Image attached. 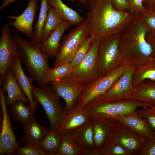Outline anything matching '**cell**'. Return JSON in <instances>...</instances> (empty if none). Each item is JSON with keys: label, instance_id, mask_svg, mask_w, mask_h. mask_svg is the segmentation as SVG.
Instances as JSON below:
<instances>
[{"label": "cell", "instance_id": "1", "mask_svg": "<svg viewBox=\"0 0 155 155\" xmlns=\"http://www.w3.org/2000/svg\"><path fill=\"white\" fill-rule=\"evenodd\" d=\"M86 19L90 36L94 40L121 33L135 14L114 8L112 0H87Z\"/></svg>", "mask_w": 155, "mask_h": 155}, {"label": "cell", "instance_id": "2", "mask_svg": "<svg viewBox=\"0 0 155 155\" xmlns=\"http://www.w3.org/2000/svg\"><path fill=\"white\" fill-rule=\"evenodd\" d=\"M150 28L141 14H135L127 27L119 34V49L123 62L135 64L155 57V50L146 41Z\"/></svg>", "mask_w": 155, "mask_h": 155}, {"label": "cell", "instance_id": "3", "mask_svg": "<svg viewBox=\"0 0 155 155\" xmlns=\"http://www.w3.org/2000/svg\"><path fill=\"white\" fill-rule=\"evenodd\" d=\"M13 37L20 50L21 60L25 64L30 77L39 87H44L43 80L50 68L48 63L49 57L42 51L40 43L27 41L17 35Z\"/></svg>", "mask_w": 155, "mask_h": 155}, {"label": "cell", "instance_id": "4", "mask_svg": "<svg viewBox=\"0 0 155 155\" xmlns=\"http://www.w3.org/2000/svg\"><path fill=\"white\" fill-rule=\"evenodd\" d=\"M146 106L153 107L144 102L130 99L100 104L90 102L84 107L89 112L91 119L94 120L125 115Z\"/></svg>", "mask_w": 155, "mask_h": 155}, {"label": "cell", "instance_id": "5", "mask_svg": "<svg viewBox=\"0 0 155 155\" xmlns=\"http://www.w3.org/2000/svg\"><path fill=\"white\" fill-rule=\"evenodd\" d=\"M90 36L86 19L71 29L60 43L53 67L70 63L75 54Z\"/></svg>", "mask_w": 155, "mask_h": 155}, {"label": "cell", "instance_id": "6", "mask_svg": "<svg viewBox=\"0 0 155 155\" xmlns=\"http://www.w3.org/2000/svg\"><path fill=\"white\" fill-rule=\"evenodd\" d=\"M119 35L100 39L98 52L99 77L107 75L123 62L119 49Z\"/></svg>", "mask_w": 155, "mask_h": 155}, {"label": "cell", "instance_id": "7", "mask_svg": "<svg viewBox=\"0 0 155 155\" xmlns=\"http://www.w3.org/2000/svg\"><path fill=\"white\" fill-rule=\"evenodd\" d=\"M32 96L34 101L40 104L46 113L50 125V129H56L64 109L51 86L42 87L33 86Z\"/></svg>", "mask_w": 155, "mask_h": 155}, {"label": "cell", "instance_id": "8", "mask_svg": "<svg viewBox=\"0 0 155 155\" xmlns=\"http://www.w3.org/2000/svg\"><path fill=\"white\" fill-rule=\"evenodd\" d=\"M131 63L123 62L106 75L87 85L75 103L84 108L88 102L104 93L124 73Z\"/></svg>", "mask_w": 155, "mask_h": 155}, {"label": "cell", "instance_id": "9", "mask_svg": "<svg viewBox=\"0 0 155 155\" xmlns=\"http://www.w3.org/2000/svg\"><path fill=\"white\" fill-rule=\"evenodd\" d=\"M135 66V64L131 63L104 93L90 102L100 104L131 99L135 89L132 83Z\"/></svg>", "mask_w": 155, "mask_h": 155}, {"label": "cell", "instance_id": "10", "mask_svg": "<svg viewBox=\"0 0 155 155\" xmlns=\"http://www.w3.org/2000/svg\"><path fill=\"white\" fill-rule=\"evenodd\" d=\"M9 24L2 27L0 40V86L2 85L8 70L20 57L19 46L12 36Z\"/></svg>", "mask_w": 155, "mask_h": 155}, {"label": "cell", "instance_id": "11", "mask_svg": "<svg viewBox=\"0 0 155 155\" xmlns=\"http://www.w3.org/2000/svg\"><path fill=\"white\" fill-rule=\"evenodd\" d=\"M100 39L92 42L84 58L73 68L71 74L74 78L87 85L99 78L98 52Z\"/></svg>", "mask_w": 155, "mask_h": 155}, {"label": "cell", "instance_id": "12", "mask_svg": "<svg viewBox=\"0 0 155 155\" xmlns=\"http://www.w3.org/2000/svg\"><path fill=\"white\" fill-rule=\"evenodd\" d=\"M59 97L65 100V109H71L75 104L87 85L71 75L49 83Z\"/></svg>", "mask_w": 155, "mask_h": 155}, {"label": "cell", "instance_id": "13", "mask_svg": "<svg viewBox=\"0 0 155 155\" xmlns=\"http://www.w3.org/2000/svg\"><path fill=\"white\" fill-rule=\"evenodd\" d=\"M0 101L2 111L1 132L0 135V155L14 154L20 146L11 125L7 108L4 91L0 89Z\"/></svg>", "mask_w": 155, "mask_h": 155}, {"label": "cell", "instance_id": "14", "mask_svg": "<svg viewBox=\"0 0 155 155\" xmlns=\"http://www.w3.org/2000/svg\"><path fill=\"white\" fill-rule=\"evenodd\" d=\"M91 119L90 115L88 110L75 103L71 109H65L56 129L62 134L71 131Z\"/></svg>", "mask_w": 155, "mask_h": 155}, {"label": "cell", "instance_id": "15", "mask_svg": "<svg viewBox=\"0 0 155 155\" xmlns=\"http://www.w3.org/2000/svg\"><path fill=\"white\" fill-rule=\"evenodd\" d=\"M38 4L37 0H29L28 5L20 15L7 16L9 19L14 21L9 24L17 32L24 33L28 38L33 40L34 31L33 25L36 16Z\"/></svg>", "mask_w": 155, "mask_h": 155}, {"label": "cell", "instance_id": "16", "mask_svg": "<svg viewBox=\"0 0 155 155\" xmlns=\"http://www.w3.org/2000/svg\"><path fill=\"white\" fill-rule=\"evenodd\" d=\"M123 146L131 155H138L148 139L142 137L119 122L112 139Z\"/></svg>", "mask_w": 155, "mask_h": 155}, {"label": "cell", "instance_id": "17", "mask_svg": "<svg viewBox=\"0 0 155 155\" xmlns=\"http://www.w3.org/2000/svg\"><path fill=\"white\" fill-rule=\"evenodd\" d=\"M92 120L95 147L102 148L114 136L119 121L116 119L111 118Z\"/></svg>", "mask_w": 155, "mask_h": 155}, {"label": "cell", "instance_id": "18", "mask_svg": "<svg viewBox=\"0 0 155 155\" xmlns=\"http://www.w3.org/2000/svg\"><path fill=\"white\" fill-rule=\"evenodd\" d=\"M114 118L142 137L148 139L155 135V132L152 130L146 121L135 111Z\"/></svg>", "mask_w": 155, "mask_h": 155}, {"label": "cell", "instance_id": "19", "mask_svg": "<svg viewBox=\"0 0 155 155\" xmlns=\"http://www.w3.org/2000/svg\"><path fill=\"white\" fill-rule=\"evenodd\" d=\"M24 133L20 137L22 142L25 145L38 146L49 131L46 127L41 125L33 117L22 124Z\"/></svg>", "mask_w": 155, "mask_h": 155}, {"label": "cell", "instance_id": "20", "mask_svg": "<svg viewBox=\"0 0 155 155\" xmlns=\"http://www.w3.org/2000/svg\"><path fill=\"white\" fill-rule=\"evenodd\" d=\"M1 88L7 92V105L10 106L18 100L22 101L26 104H29L28 98L21 90L11 69L7 71Z\"/></svg>", "mask_w": 155, "mask_h": 155}, {"label": "cell", "instance_id": "21", "mask_svg": "<svg viewBox=\"0 0 155 155\" xmlns=\"http://www.w3.org/2000/svg\"><path fill=\"white\" fill-rule=\"evenodd\" d=\"M20 57L13 63L10 69L13 73L22 92L28 98L29 105L32 109L35 111L37 103L34 100L32 92L33 85L32 83L34 81L31 78H29L25 74L21 64Z\"/></svg>", "mask_w": 155, "mask_h": 155}, {"label": "cell", "instance_id": "22", "mask_svg": "<svg viewBox=\"0 0 155 155\" xmlns=\"http://www.w3.org/2000/svg\"><path fill=\"white\" fill-rule=\"evenodd\" d=\"M72 26L70 22L64 20L52 32L46 40L40 43L43 52L49 57L56 58L59 51L61 38L65 31Z\"/></svg>", "mask_w": 155, "mask_h": 155}, {"label": "cell", "instance_id": "23", "mask_svg": "<svg viewBox=\"0 0 155 155\" xmlns=\"http://www.w3.org/2000/svg\"><path fill=\"white\" fill-rule=\"evenodd\" d=\"M71 132L75 141L82 151L95 148L93 122L91 119Z\"/></svg>", "mask_w": 155, "mask_h": 155}, {"label": "cell", "instance_id": "24", "mask_svg": "<svg viewBox=\"0 0 155 155\" xmlns=\"http://www.w3.org/2000/svg\"><path fill=\"white\" fill-rule=\"evenodd\" d=\"M146 79L155 81V57L135 64L132 77L134 88H135Z\"/></svg>", "mask_w": 155, "mask_h": 155}, {"label": "cell", "instance_id": "25", "mask_svg": "<svg viewBox=\"0 0 155 155\" xmlns=\"http://www.w3.org/2000/svg\"><path fill=\"white\" fill-rule=\"evenodd\" d=\"M48 2L65 20L69 22L72 25H78L86 19L64 3L61 0H48Z\"/></svg>", "mask_w": 155, "mask_h": 155}, {"label": "cell", "instance_id": "26", "mask_svg": "<svg viewBox=\"0 0 155 155\" xmlns=\"http://www.w3.org/2000/svg\"><path fill=\"white\" fill-rule=\"evenodd\" d=\"M131 99L142 101L155 107V81L140 84L135 88Z\"/></svg>", "mask_w": 155, "mask_h": 155}, {"label": "cell", "instance_id": "27", "mask_svg": "<svg viewBox=\"0 0 155 155\" xmlns=\"http://www.w3.org/2000/svg\"><path fill=\"white\" fill-rule=\"evenodd\" d=\"M65 20L55 9L49 5L41 34L40 43L46 40L51 34Z\"/></svg>", "mask_w": 155, "mask_h": 155}, {"label": "cell", "instance_id": "28", "mask_svg": "<svg viewBox=\"0 0 155 155\" xmlns=\"http://www.w3.org/2000/svg\"><path fill=\"white\" fill-rule=\"evenodd\" d=\"M62 134L56 129H50L38 146L50 155H57L61 142Z\"/></svg>", "mask_w": 155, "mask_h": 155}, {"label": "cell", "instance_id": "29", "mask_svg": "<svg viewBox=\"0 0 155 155\" xmlns=\"http://www.w3.org/2000/svg\"><path fill=\"white\" fill-rule=\"evenodd\" d=\"M23 101L18 100L10 106L9 110L13 120L23 124L34 117L35 113L29 104L28 106Z\"/></svg>", "mask_w": 155, "mask_h": 155}, {"label": "cell", "instance_id": "30", "mask_svg": "<svg viewBox=\"0 0 155 155\" xmlns=\"http://www.w3.org/2000/svg\"><path fill=\"white\" fill-rule=\"evenodd\" d=\"M82 151L75 141L71 131L62 134L57 155H81Z\"/></svg>", "mask_w": 155, "mask_h": 155}, {"label": "cell", "instance_id": "31", "mask_svg": "<svg viewBox=\"0 0 155 155\" xmlns=\"http://www.w3.org/2000/svg\"><path fill=\"white\" fill-rule=\"evenodd\" d=\"M73 69L70 63L50 68L43 80L44 86L51 82L71 75Z\"/></svg>", "mask_w": 155, "mask_h": 155}, {"label": "cell", "instance_id": "32", "mask_svg": "<svg viewBox=\"0 0 155 155\" xmlns=\"http://www.w3.org/2000/svg\"><path fill=\"white\" fill-rule=\"evenodd\" d=\"M49 5L48 0H41L38 17L35 26L33 40L40 43L42 30L48 14Z\"/></svg>", "mask_w": 155, "mask_h": 155}, {"label": "cell", "instance_id": "33", "mask_svg": "<svg viewBox=\"0 0 155 155\" xmlns=\"http://www.w3.org/2000/svg\"><path fill=\"white\" fill-rule=\"evenodd\" d=\"M102 155H130L131 153L123 146L111 139L101 148Z\"/></svg>", "mask_w": 155, "mask_h": 155}, {"label": "cell", "instance_id": "34", "mask_svg": "<svg viewBox=\"0 0 155 155\" xmlns=\"http://www.w3.org/2000/svg\"><path fill=\"white\" fill-rule=\"evenodd\" d=\"M94 41L93 37L90 36L80 48L70 63L73 68L79 64L83 60Z\"/></svg>", "mask_w": 155, "mask_h": 155}, {"label": "cell", "instance_id": "35", "mask_svg": "<svg viewBox=\"0 0 155 155\" xmlns=\"http://www.w3.org/2000/svg\"><path fill=\"white\" fill-rule=\"evenodd\" d=\"M135 112L146 121L152 130L155 132V107L144 106L137 109Z\"/></svg>", "mask_w": 155, "mask_h": 155}, {"label": "cell", "instance_id": "36", "mask_svg": "<svg viewBox=\"0 0 155 155\" xmlns=\"http://www.w3.org/2000/svg\"><path fill=\"white\" fill-rule=\"evenodd\" d=\"M14 154L19 155H50L38 146L27 144L25 146H20L16 150Z\"/></svg>", "mask_w": 155, "mask_h": 155}, {"label": "cell", "instance_id": "37", "mask_svg": "<svg viewBox=\"0 0 155 155\" xmlns=\"http://www.w3.org/2000/svg\"><path fill=\"white\" fill-rule=\"evenodd\" d=\"M127 10L134 14H141L147 9L144 5V0H127Z\"/></svg>", "mask_w": 155, "mask_h": 155}, {"label": "cell", "instance_id": "38", "mask_svg": "<svg viewBox=\"0 0 155 155\" xmlns=\"http://www.w3.org/2000/svg\"><path fill=\"white\" fill-rule=\"evenodd\" d=\"M141 15L145 24L150 29L155 30V11L147 9Z\"/></svg>", "mask_w": 155, "mask_h": 155}, {"label": "cell", "instance_id": "39", "mask_svg": "<svg viewBox=\"0 0 155 155\" xmlns=\"http://www.w3.org/2000/svg\"><path fill=\"white\" fill-rule=\"evenodd\" d=\"M139 154L155 155V135L147 139Z\"/></svg>", "mask_w": 155, "mask_h": 155}, {"label": "cell", "instance_id": "40", "mask_svg": "<svg viewBox=\"0 0 155 155\" xmlns=\"http://www.w3.org/2000/svg\"><path fill=\"white\" fill-rule=\"evenodd\" d=\"M112 2L113 6L116 10L120 11L127 10V0H112Z\"/></svg>", "mask_w": 155, "mask_h": 155}, {"label": "cell", "instance_id": "41", "mask_svg": "<svg viewBox=\"0 0 155 155\" xmlns=\"http://www.w3.org/2000/svg\"><path fill=\"white\" fill-rule=\"evenodd\" d=\"M146 39L155 50V30L150 28L145 36Z\"/></svg>", "mask_w": 155, "mask_h": 155}, {"label": "cell", "instance_id": "42", "mask_svg": "<svg viewBox=\"0 0 155 155\" xmlns=\"http://www.w3.org/2000/svg\"><path fill=\"white\" fill-rule=\"evenodd\" d=\"M81 155H102L101 148H95L90 150H82Z\"/></svg>", "mask_w": 155, "mask_h": 155}, {"label": "cell", "instance_id": "43", "mask_svg": "<svg viewBox=\"0 0 155 155\" xmlns=\"http://www.w3.org/2000/svg\"><path fill=\"white\" fill-rule=\"evenodd\" d=\"M16 0H4L3 2L0 5V10L3 9L11 3Z\"/></svg>", "mask_w": 155, "mask_h": 155}, {"label": "cell", "instance_id": "44", "mask_svg": "<svg viewBox=\"0 0 155 155\" xmlns=\"http://www.w3.org/2000/svg\"><path fill=\"white\" fill-rule=\"evenodd\" d=\"M155 2V0H144V3H145L148 9H151Z\"/></svg>", "mask_w": 155, "mask_h": 155}, {"label": "cell", "instance_id": "45", "mask_svg": "<svg viewBox=\"0 0 155 155\" xmlns=\"http://www.w3.org/2000/svg\"><path fill=\"white\" fill-rule=\"evenodd\" d=\"M71 2L78 1L79 4H82L85 7L88 8L87 0H68Z\"/></svg>", "mask_w": 155, "mask_h": 155}, {"label": "cell", "instance_id": "46", "mask_svg": "<svg viewBox=\"0 0 155 155\" xmlns=\"http://www.w3.org/2000/svg\"><path fill=\"white\" fill-rule=\"evenodd\" d=\"M149 10H152L154 11H155V2L153 4L152 7L151 9Z\"/></svg>", "mask_w": 155, "mask_h": 155}]
</instances>
